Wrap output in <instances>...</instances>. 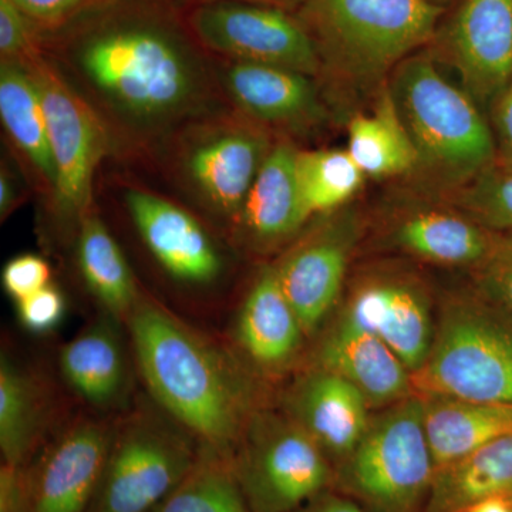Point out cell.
Wrapping results in <instances>:
<instances>
[{
	"label": "cell",
	"instance_id": "cell-23",
	"mask_svg": "<svg viewBox=\"0 0 512 512\" xmlns=\"http://www.w3.org/2000/svg\"><path fill=\"white\" fill-rule=\"evenodd\" d=\"M119 323L109 315L100 318L60 350L64 380L97 409L120 406L130 390V367Z\"/></svg>",
	"mask_w": 512,
	"mask_h": 512
},
{
	"label": "cell",
	"instance_id": "cell-6",
	"mask_svg": "<svg viewBox=\"0 0 512 512\" xmlns=\"http://www.w3.org/2000/svg\"><path fill=\"white\" fill-rule=\"evenodd\" d=\"M278 138L227 104L184 124L157 157L190 200L231 229Z\"/></svg>",
	"mask_w": 512,
	"mask_h": 512
},
{
	"label": "cell",
	"instance_id": "cell-18",
	"mask_svg": "<svg viewBox=\"0 0 512 512\" xmlns=\"http://www.w3.org/2000/svg\"><path fill=\"white\" fill-rule=\"evenodd\" d=\"M116 426L83 417L52 441L28 471L32 512H87L103 476Z\"/></svg>",
	"mask_w": 512,
	"mask_h": 512
},
{
	"label": "cell",
	"instance_id": "cell-17",
	"mask_svg": "<svg viewBox=\"0 0 512 512\" xmlns=\"http://www.w3.org/2000/svg\"><path fill=\"white\" fill-rule=\"evenodd\" d=\"M124 202L141 241L165 274L191 288L220 281L224 255L194 214L143 187H128Z\"/></svg>",
	"mask_w": 512,
	"mask_h": 512
},
{
	"label": "cell",
	"instance_id": "cell-32",
	"mask_svg": "<svg viewBox=\"0 0 512 512\" xmlns=\"http://www.w3.org/2000/svg\"><path fill=\"white\" fill-rule=\"evenodd\" d=\"M444 200L495 234L512 235V164L498 160Z\"/></svg>",
	"mask_w": 512,
	"mask_h": 512
},
{
	"label": "cell",
	"instance_id": "cell-35",
	"mask_svg": "<svg viewBox=\"0 0 512 512\" xmlns=\"http://www.w3.org/2000/svg\"><path fill=\"white\" fill-rule=\"evenodd\" d=\"M36 29H59L114 0H12Z\"/></svg>",
	"mask_w": 512,
	"mask_h": 512
},
{
	"label": "cell",
	"instance_id": "cell-19",
	"mask_svg": "<svg viewBox=\"0 0 512 512\" xmlns=\"http://www.w3.org/2000/svg\"><path fill=\"white\" fill-rule=\"evenodd\" d=\"M279 409L318 444L333 467L352 453L372 417V407L352 383L313 365L299 370L285 387Z\"/></svg>",
	"mask_w": 512,
	"mask_h": 512
},
{
	"label": "cell",
	"instance_id": "cell-28",
	"mask_svg": "<svg viewBox=\"0 0 512 512\" xmlns=\"http://www.w3.org/2000/svg\"><path fill=\"white\" fill-rule=\"evenodd\" d=\"M348 151L366 177L409 178L416 168V150L386 86L370 113H356L348 123Z\"/></svg>",
	"mask_w": 512,
	"mask_h": 512
},
{
	"label": "cell",
	"instance_id": "cell-43",
	"mask_svg": "<svg viewBox=\"0 0 512 512\" xmlns=\"http://www.w3.org/2000/svg\"><path fill=\"white\" fill-rule=\"evenodd\" d=\"M210 2V0H204ZM238 2L258 3V5L275 6V8L288 10H298L305 0H238Z\"/></svg>",
	"mask_w": 512,
	"mask_h": 512
},
{
	"label": "cell",
	"instance_id": "cell-39",
	"mask_svg": "<svg viewBox=\"0 0 512 512\" xmlns=\"http://www.w3.org/2000/svg\"><path fill=\"white\" fill-rule=\"evenodd\" d=\"M497 143L498 160L512 164V87L488 111Z\"/></svg>",
	"mask_w": 512,
	"mask_h": 512
},
{
	"label": "cell",
	"instance_id": "cell-33",
	"mask_svg": "<svg viewBox=\"0 0 512 512\" xmlns=\"http://www.w3.org/2000/svg\"><path fill=\"white\" fill-rule=\"evenodd\" d=\"M470 274L474 288L512 313V235L498 234L490 254Z\"/></svg>",
	"mask_w": 512,
	"mask_h": 512
},
{
	"label": "cell",
	"instance_id": "cell-11",
	"mask_svg": "<svg viewBox=\"0 0 512 512\" xmlns=\"http://www.w3.org/2000/svg\"><path fill=\"white\" fill-rule=\"evenodd\" d=\"M497 237L440 195L410 184L370 215L365 241L380 254L471 272Z\"/></svg>",
	"mask_w": 512,
	"mask_h": 512
},
{
	"label": "cell",
	"instance_id": "cell-3",
	"mask_svg": "<svg viewBox=\"0 0 512 512\" xmlns=\"http://www.w3.org/2000/svg\"><path fill=\"white\" fill-rule=\"evenodd\" d=\"M298 10L330 103L336 94L376 97L400 63L433 42L444 8L427 0H305Z\"/></svg>",
	"mask_w": 512,
	"mask_h": 512
},
{
	"label": "cell",
	"instance_id": "cell-2",
	"mask_svg": "<svg viewBox=\"0 0 512 512\" xmlns=\"http://www.w3.org/2000/svg\"><path fill=\"white\" fill-rule=\"evenodd\" d=\"M126 325L157 406L202 447L231 463L252 414L268 404L262 380L235 350L212 342L146 296Z\"/></svg>",
	"mask_w": 512,
	"mask_h": 512
},
{
	"label": "cell",
	"instance_id": "cell-34",
	"mask_svg": "<svg viewBox=\"0 0 512 512\" xmlns=\"http://www.w3.org/2000/svg\"><path fill=\"white\" fill-rule=\"evenodd\" d=\"M45 53L36 28L12 0H0V59L26 66Z\"/></svg>",
	"mask_w": 512,
	"mask_h": 512
},
{
	"label": "cell",
	"instance_id": "cell-5",
	"mask_svg": "<svg viewBox=\"0 0 512 512\" xmlns=\"http://www.w3.org/2000/svg\"><path fill=\"white\" fill-rule=\"evenodd\" d=\"M414 393L512 404V313L473 285L446 293Z\"/></svg>",
	"mask_w": 512,
	"mask_h": 512
},
{
	"label": "cell",
	"instance_id": "cell-16",
	"mask_svg": "<svg viewBox=\"0 0 512 512\" xmlns=\"http://www.w3.org/2000/svg\"><path fill=\"white\" fill-rule=\"evenodd\" d=\"M215 79L228 106L279 138L305 136L329 119L318 77L271 66L217 59Z\"/></svg>",
	"mask_w": 512,
	"mask_h": 512
},
{
	"label": "cell",
	"instance_id": "cell-21",
	"mask_svg": "<svg viewBox=\"0 0 512 512\" xmlns=\"http://www.w3.org/2000/svg\"><path fill=\"white\" fill-rule=\"evenodd\" d=\"M291 138H278L256 175L231 235L239 247L252 254L266 255L291 244L311 218L299 195L296 154Z\"/></svg>",
	"mask_w": 512,
	"mask_h": 512
},
{
	"label": "cell",
	"instance_id": "cell-26",
	"mask_svg": "<svg viewBox=\"0 0 512 512\" xmlns=\"http://www.w3.org/2000/svg\"><path fill=\"white\" fill-rule=\"evenodd\" d=\"M77 265L87 288L107 315L127 323L141 299L126 256L92 207L77 227Z\"/></svg>",
	"mask_w": 512,
	"mask_h": 512
},
{
	"label": "cell",
	"instance_id": "cell-9",
	"mask_svg": "<svg viewBox=\"0 0 512 512\" xmlns=\"http://www.w3.org/2000/svg\"><path fill=\"white\" fill-rule=\"evenodd\" d=\"M200 451L198 440L163 410L138 409L116 426L87 512L153 511L187 477Z\"/></svg>",
	"mask_w": 512,
	"mask_h": 512
},
{
	"label": "cell",
	"instance_id": "cell-41",
	"mask_svg": "<svg viewBox=\"0 0 512 512\" xmlns=\"http://www.w3.org/2000/svg\"><path fill=\"white\" fill-rule=\"evenodd\" d=\"M20 204V190L18 180L12 174L8 165L2 164L0 170V217L2 221L12 214Z\"/></svg>",
	"mask_w": 512,
	"mask_h": 512
},
{
	"label": "cell",
	"instance_id": "cell-25",
	"mask_svg": "<svg viewBox=\"0 0 512 512\" xmlns=\"http://www.w3.org/2000/svg\"><path fill=\"white\" fill-rule=\"evenodd\" d=\"M420 396V394H419ZM436 468L456 463L512 434V404L421 396Z\"/></svg>",
	"mask_w": 512,
	"mask_h": 512
},
{
	"label": "cell",
	"instance_id": "cell-24",
	"mask_svg": "<svg viewBox=\"0 0 512 512\" xmlns=\"http://www.w3.org/2000/svg\"><path fill=\"white\" fill-rule=\"evenodd\" d=\"M0 119L37 190L53 204L56 167L39 93L22 64L0 63Z\"/></svg>",
	"mask_w": 512,
	"mask_h": 512
},
{
	"label": "cell",
	"instance_id": "cell-38",
	"mask_svg": "<svg viewBox=\"0 0 512 512\" xmlns=\"http://www.w3.org/2000/svg\"><path fill=\"white\" fill-rule=\"evenodd\" d=\"M0 512H32L29 474L26 467L2 464V468H0Z\"/></svg>",
	"mask_w": 512,
	"mask_h": 512
},
{
	"label": "cell",
	"instance_id": "cell-12",
	"mask_svg": "<svg viewBox=\"0 0 512 512\" xmlns=\"http://www.w3.org/2000/svg\"><path fill=\"white\" fill-rule=\"evenodd\" d=\"M23 67L39 93L55 160L52 211L77 229L84 214L94 207V174L101 161L113 153V143L99 114L64 79L46 52Z\"/></svg>",
	"mask_w": 512,
	"mask_h": 512
},
{
	"label": "cell",
	"instance_id": "cell-30",
	"mask_svg": "<svg viewBox=\"0 0 512 512\" xmlns=\"http://www.w3.org/2000/svg\"><path fill=\"white\" fill-rule=\"evenodd\" d=\"M366 178V174L350 156L348 148H299L296 154L299 195L303 210L311 220L355 201Z\"/></svg>",
	"mask_w": 512,
	"mask_h": 512
},
{
	"label": "cell",
	"instance_id": "cell-14",
	"mask_svg": "<svg viewBox=\"0 0 512 512\" xmlns=\"http://www.w3.org/2000/svg\"><path fill=\"white\" fill-rule=\"evenodd\" d=\"M192 39L217 59L271 64L320 77L311 35L288 10L238 0L201 2L187 18Z\"/></svg>",
	"mask_w": 512,
	"mask_h": 512
},
{
	"label": "cell",
	"instance_id": "cell-27",
	"mask_svg": "<svg viewBox=\"0 0 512 512\" xmlns=\"http://www.w3.org/2000/svg\"><path fill=\"white\" fill-rule=\"evenodd\" d=\"M494 497L512 501V434L437 468L424 512H464Z\"/></svg>",
	"mask_w": 512,
	"mask_h": 512
},
{
	"label": "cell",
	"instance_id": "cell-31",
	"mask_svg": "<svg viewBox=\"0 0 512 512\" xmlns=\"http://www.w3.org/2000/svg\"><path fill=\"white\" fill-rule=\"evenodd\" d=\"M151 512H254L249 508L231 466L202 447L187 477Z\"/></svg>",
	"mask_w": 512,
	"mask_h": 512
},
{
	"label": "cell",
	"instance_id": "cell-10",
	"mask_svg": "<svg viewBox=\"0 0 512 512\" xmlns=\"http://www.w3.org/2000/svg\"><path fill=\"white\" fill-rule=\"evenodd\" d=\"M437 306L429 279L416 265L386 256L350 272L333 315L377 336L414 375L433 345Z\"/></svg>",
	"mask_w": 512,
	"mask_h": 512
},
{
	"label": "cell",
	"instance_id": "cell-1",
	"mask_svg": "<svg viewBox=\"0 0 512 512\" xmlns=\"http://www.w3.org/2000/svg\"><path fill=\"white\" fill-rule=\"evenodd\" d=\"M109 131L113 153L157 157L188 121L227 106L207 63L180 33L116 16L72 37L52 59Z\"/></svg>",
	"mask_w": 512,
	"mask_h": 512
},
{
	"label": "cell",
	"instance_id": "cell-29",
	"mask_svg": "<svg viewBox=\"0 0 512 512\" xmlns=\"http://www.w3.org/2000/svg\"><path fill=\"white\" fill-rule=\"evenodd\" d=\"M47 423V399L35 376L2 355L0 362V450L2 464L26 467Z\"/></svg>",
	"mask_w": 512,
	"mask_h": 512
},
{
	"label": "cell",
	"instance_id": "cell-8",
	"mask_svg": "<svg viewBox=\"0 0 512 512\" xmlns=\"http://www.w3.org/2000/svg\"><path fill=\"white\" fill-rule=\"evenodd\" d=\"M229 466L254 512L298 510L335 483V467L318 444L268 404L252 414Z\"/></svg>",
	"mask_w": 512,
	"mask_h": 512
},
{
	"label": "cell",
	"instance_id": "cell-15",
	"mask_svg": "<svg viewBox=\"0 0 512 512\" xmlns=\"http://www.w3.org/2000/svg\"><path fill=\"white\" fill-rule=\"evenodd\" d=\"M433 42V56L485 113L511 89L512 0H464Z\"/></svg>",
	"mask_w": 512,
	"mask_h": 512
},
{
	"label": "cell",
	"instance_id": "cell-44",
	"mask_svg": "<svg viewBox=\"0 0 512 512\" xmlns=\"http://www.w3.org/2000/svg\"><path fill=\"white\" fill-rule=\"evenodd\" d=\"M427 2L433 3V5L441 6V8H443L444 5L453 2V0H427Z\"/></svg>",
	"mask_w": 512,
	"mask_h": 512
},
{
	"label": "cell",
	"instance_id": "cell-40",
	"mask_svg": "<svg viewBox=\"0 0 512 512\" xmlns=\"http://www.w3.org/2000/svg\"><path fill=\"white\" fill-rule=\"evenodd\" d=\"M292 512H365L359 504L355 503L348 495L339 491L330 490L312 498L309 503Z\"/></svg>",
	"mask_w": 512,
	"mask_h": 512
},
{
	"label": "cell",
	"instance_id": "cell-20",
	"mask_svg": "<svg viewBox=\"0 0 512 512\" xmlns=\"http://www.w3.org/2000/svg\"><path fill=\"white\" fill-rule=\"evenodd\" d=\"M234 350L261 380L291 372L305 345V330L286 298L275 265H265L249 286L234 325Z\"/></svg>",
	"mask_w": 512,
	"mask_h": 512
},
{
	"label": "cell",
	"instance_id": "cell-36",
	"mask_svg": "<svg viewBox=\"0 0 512 512\" xmlns=\"http://www.w3.org/2000/svg\"><path fill=\"white\" fill-rule=\"evenodd\" d=\"M52 269L39 255L25 254L10 259L2 271V284L15 302L29 298L33 293L52 284Z\"/></svg>",
	"mask_w": 512,
	"mask_h": 512
},
{
	"label": "cell",
	"instance_id": "cell-22",
	"mask_svg": "<svg viewBox=\"0 0 512 512\" xmlns=\"http://www.w3.org/2000/svg\"><path fill=\"white\" fill-rule=\"evenodd\" d=\"M309 365L342 376L383 409L414 394L412 373L386 343L348 320L332 315L313 349Z\"/></svg>",
	"mask_w": 512,
	"mask_h": 512
},
{
	"label": "cell",
	"instance_id": "cell-7",
	"mask_svg": "<svg viewBox=\"0 0 512 512\" xmlns=\"http://www.w3.org/2000/svg\"><path fill=\"white\" fill-rule=\"evenodd\" d=\"M436 470L423 399L414 393L372 414L362 439L335 467L333 490L365 512H424Z\"/></svg>",
	"mask_w": 512,
	"mask_h": 512
},
{
	"label": "cell",
	"instance_id": "cell-4",
	"mask_svg": "<svg viewBox=\"0 0 512 512\" xmlns=\"http://www.w3.org/2000/svg\"><path fill=\"white\" fill-rule=\"evenodd\" d=\"M387 89L416 150L414 187L447 195L497 161L490 117L429 50L400 63Z\"/></svg>",
	"mask_w": 512,
	"mask_h": 512
},
{
	"label": "cell",
	"instance_id": "cell-13",
	"mask_svg": "<svg viewBox=\"0 0 512 512\" xmlns=\"http://www.w3.org/2000/svg\"><path fill=\"white\" fill-rule=\"evenodd\" d=\"M316 218L274 264L282 291L308 338L338 308L369 221L355 202Z\"/></svg>",
	"mask_w": 512,
	"mask_h": 512
},
{
	"label": "cell",
	"instance_id": "cell-37",
	"mask_svg": "<svg viewBox=\"0 0 512 512\" xmlns=\"http://www.w3.org/2000/svg\"><path fill=\"white\" fill-rule=\"evenodd\" d=\"M20 322L30 332H50L62 322L66 312L63 293L50 284L29 298L16 302Z\"/></svg>",
	"mask_w": 512,
	"mask_h": 512
},
{
	"label": "cell",
	"instance_id": "cell-42",
	"mask_svg": "<svg viewBox=\"0 0 512 512\" xmlns=\"http://www.w3.org/2000/svg\"><path fill=\"white\" fill-rule=\"evenodd\" d=\"M464 512H512V501L507 498H485Z\"/></svg>",
	"mask_w": 512,
	"mask_h": 512
}]
</instances>
